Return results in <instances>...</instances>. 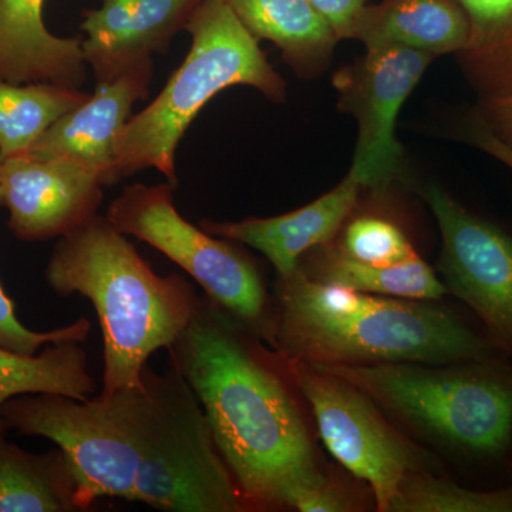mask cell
I'll return each mask as SVG.
<instances>
[{
  "mask_svg": "<svg viewBox=\"0 0 512 512\" xmlns=\"http://www.w3.org/2000/svg\"><path fill=\"white\" fill-rule=\"evenodd\" d=\"M207 295L168 348L200 400L212 437L248 507H292L328 481L291 386L288 362ZM281 359V355H279Z\"/></svg>",
  "mask_w": 512,
  "mask_h": 512,
  "instance_id": "2",
  "label": "cell"
},
{
  "mask_svg": "<svg viewBox=\"0 0 512 512\" xmlns=\"http://www.w3.org/2000/svg\"><path fill=\"white\" fill-rule=\"evenodd\" d=\"M0 164H2V157H0Z\"/></svg>",
  "mask_w": 512,
  "mask_h": 512,
  "instance_id": "29",
  "label": "cell"
},
{
  "mask_svg": "<svg viewBox=\"0 0 512 512\" xmlns=\"http://www.w3.org/2000/svg\"><path fill=\"white\" fill-rule=\"evenodd\" d=\"M0 185L9 229L26 242L70 234L99 215L104 198L99 175L67 160L8 158L0 164Z\"/></svg>",
  "mask_w": 512,
  "mask_h": 512,
  "instance_id": "11",
  "label": "cell"
},
{
  "mask_svg": "<svg viewBox=\"0 0 512 512\" xmlns=\"http://www.w3.org/2000/svg\"><path fill=\"white\" fill-rule=\"evenodd\" d=\"M474 119L512 150V90L481 99Z\"/></svg>",
  "mask_w": 512,
  "mask_h": 512,
  "instance_id": "26",
  "label": "cell"
},
{
  "mask_svg": "<svg viewBox=\"0 0 512 512\" xmlns=\"http://www.w3.org/2000/svg\"><path fill=\"white\" fill-rule=\"evenodd\" d=\"M340 40L349 39L353 25L372 0H308Z\"/></svg>",
  "mask_w": 512,
  "mask_h": 512,
  "instance_id": "27",
  "label": "cell"
},
{
  "mask_svg": "<svg viewBox=\"0 0 512 512\" xmlns=\"http://www.w3.org/2000/svg\"><path fill=\"white\" fill-rule=\"evenodd\" d=\"M79 478L60 447L29 453L0 433V512H82Z\"/></svg>",
  "mask_w": 512,
  "mask_h": 512,
  "instance_id": "18",
  "label": "cell"
},
{
  "mask_svg": "<svg viewBox=\"0 0 512 512\" xmlns=\"http://www.w3.org/2000/svg\"><path fill=\"white\" fill-rule=\"evenodd\" d=\"M338 247L355 261L372 266L402 264L419 255L396 224L369 215L349 222Z\"/></svg>",
  "mask_w": 512,
  "mask_h": 512,
  "instance_id": "24",
  "label": "cell"
},
{
  "mask_svg": "<svg viewBox=\"0 0 512 512\" xmlns=\"http://www.w3.org/2000/svg\"><path fill=\"white\" fill-rule=\"evenodd\" d=\"M470 35L457 53L468 83L480 99L512 90V0H458Z\"/></svg>",
  "mask_w": 512,
  "mask_h": 512,
  "instance_id": "21",
  "label": "cell"
},
{
  "mask_svg": "<svg viewBox=\"0 0 512 512\" xmlns=\"http://www.w3.org/2000/svg\"><path fill=\"white\" fill-rule=\"evenodd\" d=\"M467 137L474 146L483 150L484 153L490 154V156L494 157L495 160L507 165V167L512 170L511 148H508L505 144L501 143L494 134H491L490 131H488L483 124L478 123L476 119L471 121L470 127H468Z\"/></svg>",
  "mask_w": 512,
  "mask_h": 512,
  "instance_id": "28",
  "label": "cell"
},
{
  "mask_svg": "<svg viewBox=\"0 0 512 512\" xmlns=\"http://www.w3.org/2000/svg\"><path fill=\"white\" fill-rule=\"evenodd\" d=\"M185 32L191 46L183 64L156 99L131 116L117 136L120 180L156 168L177 187L175 153L185 131L212 97L232 86H248L282 103L286 83L264 50L224 0H201Z\"/></svg>",
  "mask_w": 512,
  "mask_h": 512,
  "instance_id": "5",
  "label": "cell"
},
{
  "mask_svg": "<svg viewBox=\"0 0 512 512\" xmlns=\"http://www.w3.org/2000/svg\"><path fill=\"white\" fill-rule=\"evenodd\" d=\"M45 0H0V79L82 87V37H59L43 20Z\"/></svg>",
  "mask_w": 512,
  "mask_h": 512,
  "instance_id": "15",
  "label": "cell"
},
{
  "mask_svg": "<svg viewBox=\"0 0 512 512\" xmlns=\"http://www.w3.org/2000/svg\"><path fill=\"white\" fill-rule=\"evenodd\" d=\"M390 512H512V485L477 491L424 470L413 471L400 484Z\"/></svg>",
  "mask_w": 512,
  "mask_h": 512,
  "instance_id": "23",
  "label": "cell"
},
{
  "mask_svg": "<svg viewBox=\"0 0 512 512\" xmlns=\"http://www.w3.org/2000/svg\"><path fill=\"white\" fill-rule=\"evenodd\" d=\"M79 87L0 79V157L26 156L64 114L89 99Z\"/></svg>",
  "mask_w": 512,
  "mask_h": 512,
  "instance_id": "22",
  "label": "cell"
},
{
  "mask_svg": "<svg viewBox=\"0 0 512 512\" xmlns=\"http://www.w3.org/2000/svg\"><path fill=\"white\" fill-rule=\"evenodd\" d=\"M9 430L53 441L72 460L79 503L123 498L167 512L248 507L190 384L170 362L94 399L23 394L2 407Z\"/></svg>",
  "mask_w": 512,
  "mask_h": 512,
  "instance_id": "1",
  "label": "cell"
},
{
  "mask_svg": "<svg viewBox=\"0 0 512 512\" xmlns=\"http://www.w3.org/2000/svg\"><path fill=\"white\" fill-rule=\"evenodd\" d=\"M363 190L348 173L332 191L288 214L232 222L201 220L198 225L208 234L261 252L274 265L276 274L285 278L298 269L303 255L333 241Z\"/></svg>",
  "mask_w": 512,
  "mask_h": 512,
  "instance_id": "14",
  "label": "cell"
},
{
  "mask_svg": "<svg viewBox=\"0 0 512 512\" xmlns=\"http://www.w3.org/2000/svg\"><path fill=\"white\" fill-rule=\"evenodd\" d=\"M201 0H103L83 12L84 59L97 83L117 79L163 53Z\"/></svg>",
  "mask_w": 512,
  "mask_h": 512,
  "instance_id": "13",
  "label": "cell"
},
{
  "mask_svg": "<svg viewBox=\"0 0 512 512\" xmlns=\"http://www.w3.org/2000/svg\"><path fill=\"white\" fill-rule=\"evenodd\" d=\"M470 25L458 0H379L360 13L349 39L366 49L403 46L434 57L466 47Z\"/></svg>",
  "mask_w": 512,
  "mask_h": 512,
  "instance_id": "16",
  "label": "cell"
},
{
  "mask_svg": "<svg viewBox=\"0 0 512 512\" xmlns=\"http://www.w3.org/2000/svg\"><path fill=\"white\" fill-rule=\"evenodd\" d=\"M45 278L57 295L79 293L93 303L103 333V394L138 382L151 355L173 345L202 299L183 276L157 275L106 215L59 238Z\"/></svg>",
  "mask_w": 512,
  "mask_h": 512,
  "instance_id": "4",
  "label": "cell"
},
{
  "mask_svg": "<svg viewBox=\"0 0 512 512\" xmlns=\"http://www.w3.org/2000/svg\"><path fill=\"white\" fill-rule=\"evenodd\" d=\"M266 339L285 359L309 365L497 359L490 339L433 301L383 298L316 281L301 269L276 281Z\"/></svg>",
  "mask_w": 512,
  "mask_h": 512,
  "instance_id": "3",
  "label": "cell"
},
{
  "mask_svg": "<svg viewBox=\"0 0 512 512\" xmlns=\"http://www.w3.org/2000/svg\"><path fill=\"white\" fill-rule=\"evenodd\" d=\"M434 59L409 47H370L333 77L339 109L359 127L349 173L365 190L384 191L399 177L404 151L396 138L397 119Z\"/></svg>",
  "mask_w": 512,
  "mask_h": 512,
  "instance_id": "9",
  "label": "cell"
},
{
  "mask_svg": "<svg viewBox=\"0 0 512 512\" xmlns=\"http://www.w3.org/2000/svg\"><path fill=\"white\" fill-rule=\"evenodd\" d=\"M3 188L0 185V204H2ZM92 330L89 319L80 318L69 326L49 330V332H35L23 325L15 312L12 299L6 295L5 289L0 285V348L20 355L35 356L43 346L50 343L76 340L84 342Z\"/></svg>",
  "mask_w": 512,
  "mask_h": 512,
  "instance_id": "25",
  "label": "cell"
},
{
  "mask_svg": "<svg viewBox=\"0 0 512 512\" xmlns=\"http://www.w3.org/2000/svg\"><path fill=\"white\" fill-rule=\"evenodd\" d=\"M286 362L296 389L311 406L325 446L370 485L377 511L390 512L404 477L426 466L420 448L390 426L376 403L353 384L309 363Z\"/></svg>",
  "mask_w": 512,
  "mask_h": 512,
  "instance_id": "8",
  "label": "cell"
},
{
  "mask_svg": "<svg viewBox=\"0 0 512 512\" xmlns=\"http://www.w3.org/2000/svg\"><path fill=\"white\" fill-rule=\"evenodd\" d=\"M424 200L439 224L437 266L447 292L476 313L488 339L512 360L511 235L466 210L439 185H429Z\"/></svg>",
  "mask_w": 512,
  "mask_h": 512,
  "instance_id": "10",
  "label": "cell"
},
{
  "mask_svg": "<svg viewBox=\"0 0 512 512\" xmlns=\"http://www.w3.org/2000/svg\"><path fill=\"white\" fill-rule=\"evenodd\" d=\"M365 392L386 412L474 456L512 446V367L497 359L457 365H312Z\"/></svg>",
  "mask_w": 512,
  "mask_h": 512,
  "instance_id": "6",
  "label": "cell"
},
{
  "mask_svg": "<svg viewBox=\"0 0 512 512\" xmlns=\"http://www.w3.org/2000/svg\"><path fill=\"white\" fill-rule=\"evenodd\" d=\"M256 40L274 43L282 59L312 79L332 62L339 39L308 0H224Z\"/></svg>",
  "mask_w": 512,
  "mask_h": 512,
  "instance_id": "17",
  "label": "cell"
},
{
  "mask_svg": "<svg viewBox=\"0 0 512 512\" xmlns=\"http://www.w3.org/2000/svg\"><path fill=\"white\" fill-rule=\"evenodd\" d=\"M153 70L150 59L111 82L97 83L96 92L57 120L26 157L83 165L99 175L104 188L119 183L117 136L130 120L134 104L147 99Z\"/></svg>",
  "mask_w": 512,
  "mask_h": 512,
  "instance_id": "12",
  "label": "cell"
},
{
  "mask_svg": "<svg viewBox=\"0 0 512 512\" xmlns=\"http://www.w3.org/2000/svg\"><path fill=\"white\" fill-rule=\"evenodd\" d=\"M96 389V379L90 375L82 342L50 343L35 356L0 348V433H8L2 407L13 397L50 393L87 400Z\"/></svg>",
  "mask_w": 512,
  "mask_h": 512,
  "instance_id": "20",
  "label": "cell"
},
{
  "mask_svg": "<svg viewBox=\"0 0 512 512\" xmlns=\"http://www.w3.org/2000/svg\"><path fill=\"white\" fill-rule=\"evenodd\" d=\"M312 249L309 264L299 262L303 274L326 282L365 293L413 299L439 301L447 288L433 268L420 255L392 266H372L357 262L343 254L332 242Z\"/></svg>",
  "mask_w": 512,
  "mask_h": 512,
  "instance_id": "19",
  "label": "cell"
},
{
  "mask_svg": "<svg viewBox=\"0 0 512 512\" xmlns=\"http://www.w3.org/2000/svg\"><path fill=\"white\" fill-rule=\"evenodd\" d=\"M173 191L170 183L130 185L111 202L107 220L181 266L208 298L266 338L271 305L258 266L238 242L185 220L175 208Z\"/></svg>",
  "mask_w": 512,
  "mask_h": 512,
  "instance_id": "7",
  "label": "cell"
}]
</instances>
